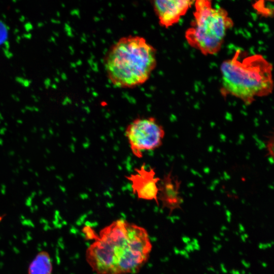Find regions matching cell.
<instances>
[{
	"label": "cell",
	"instance_id": "obj_6",
	"mask_svg": "<svg viewBox=\"0 0 274 274\" xmlns=\"http://www.w3.org/2000/svg\"><path fill=\"white\" fill-rule=\"evenodd\" d=\"M135 173L125 176L131 182L133 194L140 199L146 200H154L159 206L158 200V184L160 180L155 177L154 169H147L144 163L139 168L134 169Z\"/></svg>",
	"mask_w": 274,
	"mask_h": 274
},
{
	"label": "cell",
	"instance_id": "obj_9",
	"mask_svg": "<svg viewBox=\"0 0 274 274\" xmlns=\"http://www.w3.org/2000/svg\"><path fill=\"white\" fill-rule=\"evenodd\" d=\"M52 262L49 255L46 252L39 253L30 263L28 274H51Z\"/></svg>",
	"mask_w": 274,
	"mask_h": 274
},
{
	"label": "cell",
	"instance_id": "obj_10",
	"mask_svg": "<svg viewBox=\"0 0 274 274\" xmlns=\"http://www.w3.org/2000/svg\"><path fill=\"white\" fill-rule=\"evenodd\" d=\"M253 7L258 13L263 16L270 17L273 15V6L269 3L258 0L254 4Z\"/></svg>",
	"mask_w": 274,
	"mask_h": 274
},
{
	"label": "cell",
	"instance_id": "obj_11",
	"mask_svg": "<svg viewBox=\"0 0 274 274\" xmlns=\"http://www.w3.org/2000/svg\"><path fill=\"white\" fill-rule=\"evenodd\" d=\"M266 141L265 148L267 155L273 158V136H268Z\"/></svg>",
	"mask_w": 274,
	"mask_h": 274
},
{
	"label": "cell",
	"instance_id": "obj_5",
	"mask_svg": "<svg viewBox=\"0 0 274 274\" xmlns=\"http://www.w3.org/2000/svg\"><path fill=\"white\" fill-rule=\"evenodd\" d=\"M125 134L132 154L142 158L144 151L154 150L162 145L165 131L153 117H143L131 121Z\"/></svg>",
	"mask_w": 274,
	"mask_h": 274
},
{
	"label": "cell",
	"instance_id": "obj_2",
	"mask_svg": "<svg viewBox=\"0 0 274 274\" xmlns=\"http://www.w3.org/2000/svg\"><path fill=\"white\" fill-rule=\"evenodd\" d=\"M109 80L115 86L132 88L146 82L157 64L156 50L139 36L120 38L104 57Z\"/></svg>",
	"mask_w": 274,
	"mask_h": 274
},
{
	"label": "cell",
	"instance_id": "obj_8",
	"mask_svg": "<svg viewBox=\"0 0 274 274\" xmlns=\"http://www.w3.org/2000/svg\"><path fill=\"white\" fill-rule=\"evenodd\" d=\"M181 181L170 170L160 179L158 184V200L162 208L169 210L170 215L176 210H182L183 199L180 195Z\"/></svg>",
	"mask_w": 274,
	"mask_h": 274
},
{
	"label": "cell",
	"instance_id": "obj_12",
	"mask_svg": "<svg viewBox=\"0 0 274 274\" xmlns=\"http://www.w3.org/2000/svg\"><path fill=\"white\" fill-rule=\"evenodd\" d=\"M8 37V30L5 24L0 21V45L5 42Z\"/></svg>",
	"mask_w": 274,
	"mask_h": 274
},
{
	"label": "cell",
	"instance_id": "obj_3",
	"mask_svg": "<svg viewBox=\"0 0 274 274\" xmlns=\"http://www.w3.org/2000/svg\"><path fill=\"white\" fill-rule=\"evenodd\" d=\"M220 71L222 94L232 95L246 104L272 91V66L261 55H245L237 50L222 63Z\"/></svg>",
	"mask_w": 274,
	"mask_h": 274
},
{
	"label": "cell",
	"instance_id": "obj_4",
	"mask_svg": "<svg viewBox=\"0 0 274 274\" xmlns=\"http://www.w3.org/2000/svg\"><path fill=\"white\" fill-rule=\"evenodd\" d=\"M194 18L186 30L188 44L204 55L218 53L233 21L222 7H213L212 0H195Z\"/></svg>",
	"mask_w": 274,
	"mask_h": 274
},
{
	"label": "cell",
	"instance_id": "obj_1",
	"mask_svg": "<svg viewBox=\"0 0 274 274\" xmlns=\"http://www.w3.org/2000/svg\"><path fill=\"white\" fill-rule=\"evenodd\" d=\"M86 233L95 239L87 248L86 259L98 274L137 272L147 261L152 244L147 230L123 219L102 229L99 235L86 227Z\"/></svg>",
	"mask_w": 274,
	"mask_h": 274
},
{
	"label": "cell",
	"instance_id": "obj_13",
	"mask_svg": "<svg viewBox=\"0 0 274 274\" xmlns=\"http://www.w3.org/2000/svg\"><path fill=\"white\" fill-rule=\"evenodd\" d=\"M264 2H267V3H272L273 2V0H262Z\"/></svg>",
	"mask_w": 274,
	"mask_h": 274
},
{
	"label": "cell",
	"instance_id": "obj_7",
	"mask_svg": "<svg viewBox=\"0 0 274 274\" xmlns=\"http://www.w3.org/2000/svg\"><path fill=\"white\" fill-rule=\"evenodd\" d=\"M195 0H151L160 25L169 28L178 23Z\"/></svg>",
	"mask_w": 274,
	"mask_h": 274
}]
</instances>
